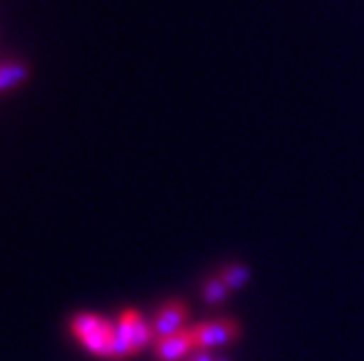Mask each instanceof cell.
Segmentation results:
<instances>
[{"instance_id": "cell-8", "label": "cell", "mask_w": 364, "mask_h": 361, "mask_svg": "<svg viewBox=\"0 0 364 361\" xmlns=\"http://www.w3.org/2000/svg\"><path fill=\"white\" fill-rule=\"evenodd\" d=\"M228 287L223 284L221 277H212L207 284H205V289H203V298H205V303L209 305H219L226 301V296H228Z\"/></svg>"}, {"instance_id": "cell-9", "label": "cell", "mask_w": 364, "mask_h": 361, "mask_svg": "<svg viewBox=\"0 0 364 361\" xmlns=\"http://www.w3.org/2000/svg\"><path fill=\"white\" fill-rule=\"evenodd\" d=\"M191 361H214V359H212V355H209V352H203V355L193 357Z\"/></svg>"}, {"instance_id": "cell-6", "label": "cell", "mask_w": 364, "mask_h": 361, "mask_svg": "<svg viewBox=\"0 0 364 361\" xmlns=\"http://www.w3.org/2000/svg\"><path fill=\"white\" fill-rule=\"evenodd\" d=\"M26 78H28L26 64H19V61H14V64H3L0 66V91L17 87V84H21Z\"/></svg>"}, {"instance_id": "cell-4", "label": "cell", "mask_w": 364, "mask_h": 361, "mask_svg": "<svg viewBox=\"0 0 364 361\" xmlns=\"http://www.w3.org/2000/svg\"><path fill=\"white\" fill-rule=\"evenodd\" d=\"M188 317V310L181 301H169L165 307H160V312L153 319V333L156 338H167L183 331V321Z\"/></svg>"}, {"instance_id": "cell-10", "label": "cell", "mask_w": 364, "mask_h": 361, "mask_svg": "<svg viewBox=\"0 0 364 361\" xmlns=\"http://www.w3.org/2000/svg\"><path fill=\"white\" fill-rule=\"evenodd\" d=\"M221 361H228V359H221Z\"/></svg>"}, {"instance_id": "cell-5", "label": "cell", "mask_w": 364, "mask_h": 361, "mask_svg": "<svg viewBox=\"0 0 364 361\" xmlns=\"http://www.w3.org/2000/svg\"><path fill=\"white\" fill-rule=\"evenodd\" d=\"M191 350H196L191 328H186V331H181V333L167 335V338H158L156 340V357L160 361H176V359L188 355Z\"/></svg>"}, {"instance_id": "cell-1", "label": "cell", "mask_w": 364, "mask_h": 361, "mask_svg": "<svg viewBox=\"0 0 364 361\" xmlns=\"http://www.w3.org/2000/svg\"><path fill=\"white\" fill-rule=\"evenodd\" d=\"M71 333L80 345L99 359H113L115 343V321H108L99 314L80 312L71 319Z\"/></svg>"}, {"instance_id": "cell-7", "label": "cell", "mask_w": 364, "mask_h": 361, "mask_svg": "<svg viewBox=\"0 0 364 361\" xmlns=\"http://www.w3.org/2000/svg\"><path fill=\"white\" fill-rule=\"evenodd\" d=\"M219 277L223 279V284H226L230 291H237V289H242L245 284H250L252 270L245 263H233V265L223 267Z\"/></svg>"}, {"instance_id": "cell-3", "label": "cell", "mask_w": 364, "mask_h": 361, "mask_svg": "<svg viewBox=\"0 0 364 361\" xmlns=\"http://www.w3.org/2000/svg\"><path fill=\"white\" fill-rule=\"evenodd\" d=\"M193 343L200 350H212L219 348V345H226L230 340H235L240 335V326L233 319H216V321H207V324H198L191 328Z\"/></svg>"}, {"instance_id": "cell-2", "label": "cell", "mask_w": 364, "mask_h": 361, "mask_svg": "<svg viewBox=\"0 0 364 361\" xmlns=\"http://www.w3.org/2000/svg\"><path fill=\"white\" fill-rule=\"evenodd\" d=\"M153 338H156L153 324H146V319L139 312L125 310L120 314V319L115 321L113 359H127L139 355Z\"/></svg>"}]
</instances>
